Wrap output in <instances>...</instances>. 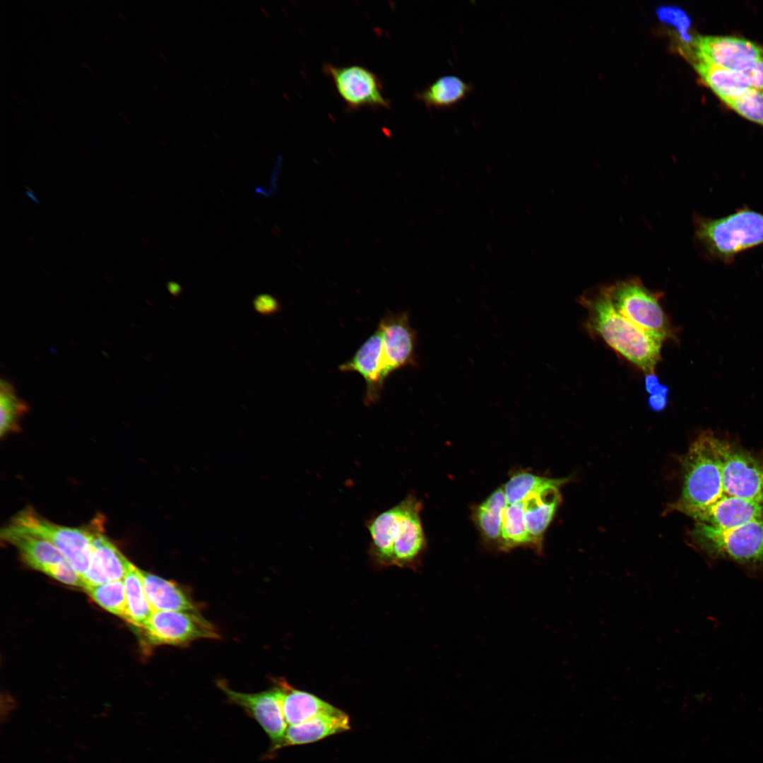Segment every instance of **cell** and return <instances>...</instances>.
Returning a JSON list of instances; mask_svg holds the SVG:
<instances>
[{"label":"cell","instance_id":"cell-1","mask_svg":"<svg viewBox=\"0 0 763 763\" xmlns=\"http://www.w3.org/2000/svg\"><path fill=\"white\" fill-rule=\"evenodd\" d=\"M589 328L615 352L644 372L655 373L661 360V338L644 331L615 309L603 287L581 296Z\"/></svg>","mask_w":763,"mask_h":763},{"label":"cell","instance_id":"cell-2","mask_svg":"<svg viewBox=\"0 0 763 763\" xmlns=\"http://www.w3.org/2000/svg\"><path fill=\"white\" fill-rule=\"evenodd\" d=\"M421 508L417 497L409 494L367 521L370 553L379 564L408 566L418 560L425 546Z\"/></svg>","mask_w":763,"mask_h":763},{"label":"cell","instance_id":"cell-3","mask_svg":"<svg viewBox=\"0 0 763 763\" xmlns=\"http://www.w3.org/2000/svg\"><path fill=\"white\" fill-rule=\"evenodd\" d=\"M722 439L711 431H704L690 445L682 458L684 483L681 496L670 505L692 518L724 495L722 480Z\"/></svg>","mask_w":763,"mask_h":763},{"label":"cell","instance_id":"cell-4","mask_svg":"<svg viewBox=\"0 0 763 763\" xmlns=\"http://www.w3.org/2000/svg\"><path fill=\"white\" fill-rule=\"evenodd\" d=\"M695 237L709 256L729 263L763 244V214L745 208L717 219L697 217Z\"/></svg>","mask_w":763,"mask_h":763},{"label":"cell","instance_id":"cell-5","mask_svg":"<svg viewBox=\"0 0 763 763\" xmlns=\"http://www.w3.org/2000/svg\"><path fill=\"white\" fill-rule=\"evenodd\" d=\"M691 538L711 557H721L750 567L763 566V518L729 529L696 523Z\"/></svg>","mask_w":763,"mask_h":763},{"label":"cell","instance_id":"cell-6","mask_svg":"<svg viewBox=\"0 0 763 763\" xmlns=\"http://www.w3.org/2000/svg\"><path fill=\"white\" fill-rule=\"evenodd\" d=\"M603 288L618 312L631 322L663 340L673 336L659 302L661 292L649 290L638 278L627 279Z\"/></svg>","mask_w":763,"mask_h":763},{"label":"cell","instance_id":"cell-7","mask_svg":"<svg viewBox=\"0 0 763 763\" xmlns=\"http://www.w3.org/2000/svg\"><path fill=\"white\" fill-rule=\"evenodd\" d=\"M18 529L52 543L82 577L89 568L93 555L89 528H73L52 523L25 509L11 523Z\"/></svg>","mask_w":763,"mask_h":763},{"label":"cell","instance_id":"cell-8","mask_svg":"<svg viewBox=\"0 0 763 763\" xmlns=\"http://www.w3.org/2000/svg\"><path fill=\"white\" fill-rule=\"evenodd\" d=\"M141 629L153 646H186L199 639L220 638L217 628L196 611H154Z\"/></svg>","mask_w":763,"mask_h":763},{"label":"cell","instance_id":"cell-9","mask_svg":"<svg viewBox=\"0 0 763 763\" xmlns=\"http://www.w3.org/2000/svg\"><path fill=\"white\" fill-rule=\"evenodd\" d=\"M217 684L229 702L241 707L266 732L271 742L266 757H271L283 738L288 724L282 707L283 689L280 680L272 688L255 693L235 691L222 680Z\"/></svg>","mask_w":763,"mask_h":763},{"label":"cell","instance_id":"cell-10","mask_svg":"<svg viewBox=\"0 0 763 763\" xmlns=\"http://www.w3.org/2000/svg\"><path fill=\"white\" fill-rule=\"evenodd\" d=\"M723 492L763 505V461L722 439Z\"/></svg>","mask_w":763,"mask_h":763},{"label":"cell","instance_id":"cell-11","mask_svg":"<svg viewBox=\"0 0 763 763\" xmlns=\"http://www.w3.org/2000/svg\"><path fill=\"white\" fill-rule=\"evenodd\" d=\"M382 338V365L384 379L394 372L417 367V333L406 312L387 313L377 327Z\"/></svg>","mask_w":763,"mask_h":763},{"label":"cell","instance_id":"cell-12","mask_svg":"<svg viewBox=\"0 0 763 763\" xmlns=\"http://www.w3.org/2000/svg\"><path fill=\"white\" fill-rule=\"evenodd\" d=\"M685 53L716 66L743 73L763 57V47L729 36H698Z\"/></svg>","mask_w":763,"mask_h":763},{"label":"cell","instance_id":"cell-13","mask_svg":"<svg viewBox=\"0 0 763 763\" xmlns=\"http://www.w3.org/2000/svg\"><path fill=\"white\" fill-rule=\"evenodd\" d=\"M323 70L350 109L389 107L379 78L369 69L360 65L338 66L325 64Z\"/></svg>","mask_w":763,"mask_h":763},{"label":"cell","instance_id":"cell-14","mask_svg":"<svg viewBox=\"0 0 763 763\" xmlns=\"http://www.w3.org/2000/svg\"><path fill=\"white\" fill-rule=\"evenodd\" d=\"M338 369L343 372H356L362 377L366 386L363 401L367 406L379 401L386 380L382 373V338L377 329Z\"/></svg>","mask_w":763,"mask_h":763},{"label":"cell","instance_id":"cell-15","mask_svg":"<svg viewBox=\"0 0 763 763\" xmlns=\"http://www.w3.org/2000/svg\"><path fill=\"white\" fill-rule=\"evenodd\" d=\"M692 518L714 528H736L763 518V505L754 501L724 495L710 507Z\"/></svg>","mask_w":763,"mask_h":763},{"label":"cell","instance_id":"cell-16","mask_svg":"<svg viewBox=\"0 0 763 763\" xmlns=\"http://www.w3.org/2000/svg\"><path fill=\"white\" fill-rule=\"evenodd\" d=\"M569 480L552 479L523 500L526 526L537 544H540L543 533L552 521L560 502V487Z\"/></svg>","mask_w":763,"mask_h":763},{"label":"cell","instance_id":"cell-17","mask_svg":"<svg viewBox=\"0 0 763 763\" xmlns=\"http://www.w3.org/2000/svg\"><path fill=\"white\" fill-rule=\"evenodd\" d=\"M1 537L17 548L25 564L46 574L66 560L50 542L25 533L11 524L1 531Z\"/></svg>","mask_w":763,"mask_h":763},{"label":"cell","instance_id":"cell-18","mask_svg":"<svg viewBox=\"0 0 763 763\" xmlns=\"http://www.w3.org/2000/svg\"><path fill=\"white\" fill-rule=\"evenodd\" d=\"M350 729L348 716L340 709L319 714L305 722L290 726L278 750L292 745L307 744Z\"/></svg>","mask_w":763,"mask_h":763},{"label":"cell","instance_id":"cell-19","mask_svg":"<svg viewBox=\"0 0 763 763\" xmlns=\"http://www.w3.org/2000/svg\"><path fill=\"white\" fill-rule=\"evenodd\" d=\"M145 592L153 611H199L191 595L175 581L141 570Z\"/></svg>","mask_w":763,"mask_h":763},{"label":"cell","instance_id":"cell-20","mask_svg":"<svg viewBox=\"0 0 763 763\" xmlns=\"http://www.w3.org/2000/svg\"><path fill=\"white\" fill-rule=\"evenodd\" d=\"M692 62L701 79L725 103L751 88L747 78L740 72L696 58H692Z\"/></svg>","mask_w":763,"mask_h":763},{"label":"cell","instance_id":"cell-21","mask_svg":"<svg viewBox=\"0 0 763 763\" xmlns=\"http://www.w3.org/2000/svg\"><path fill=\"white\" fill-rule=\"evenodd\" d=\"M471 83L456 75L439 77L415 94L429 109H446L457 105L473 91Z\"/></svg>","mask_w":763,"mask_h":763},{"label":"cell","instance_id":"cell-22","mask_svg":"<svg viewBox=\"0 0 763 763\" xmlns=\"http://www.w3.org/2000/svg\"><path fill=\"white\" fill-rule=\"evenodd\" d=\"M283 689V711L290 726L309 721L315 716L336 711L338 709L307 692L292 687L280 680Z\"/></svg>","mask_w":763,"mask_h":763},{"label":"cell","instance_id":"cell-23","mask_svg":"<svg viewBox=\"0 0 763 763\" xmlns=\"http://www.w3.org/2000/svg\"><path fill=\"white\" fill-rule=\"evenodd\" d=\"M123 581L126 597V610L124 619L131 625L142 628L153 611L145 592L141 569L131 562Z\"/></svg>","mask_w":763,"mask_h":763},{"label":"cell","instance_id":"cell-24","mask_svg":"<svg viewBox=\"0 0 763 763\" xmlns=\"http://www.w3.org/2000/svg\"><path fill=\"white\" fill-rule=\"evenodd\" d=\"M89 528L94 555L109 581L123 580L131 562L100 530Z\"/></svg>","mask_w":763,"mask_h":763},{"label":"cell","instance_id":"cell-25","mask_svg":"<svg viewBox=\"0 0 763 763\" xmlns=\"http://www.w3.org/2000/svg\"><path fill=\"white\" fill-rule=\"evenodd\" d=\"M28 403L19 397L13 384L0 382V435L1 437L20 430V422L29 411Z\"/></svg>","mask_w":763,"mask_h":763},{"label":"cell","instance_id":"cell-26","mask_svg":"<svg viewBox=\"0 0 763 763\" xmlns=\"http://www.w3.org/2000/svg\"><path fill=\"white\" fill-rule=\"evenodd\" d=\"M507 505L504 487H499L479 507L477 520L487 538L497 540L501 536L502 521Z\"/></svg>","mask_w":763,"mask_h":763},{"label":"cell","instance_id":"cell-27","mask_svg":"<svg viewBox=\"0 0 763 763\" xmlns=\"http://www.w3.org/2000/svg\"><path fill=\"white\" fill-rule=\"evenodd\" d=\"M500 537L506 547L537 544L526 526L523 501L507 505L503 514Z\"/></svg>","mask_w":763,"mask_h":763},{"label":"cell","instance_id":"cell-28","mask_svg":"<svg viewBox=\"0 0 763 763\" xmlns=\"http://www.w3.org/2000/svg\"><path fill=\"white\" fill-rule=\"evenodd\" d=\"M90 597L107 611L124 618L126 597L123 580L110 581L85 589Z\"/></svg>","mask_w":763,"mask_h":763},{"label":"cell","instance_id":"cell-29","mask_svg":"<svg viewBox=\"0 0 763 763\" xmlns=\"http://www.w3.org/2000/svg\"><path fill=\"white\" fill-rule=\"evenodd\" d=\"M552 480L527 473L514 475L504 486L507 504L523 501L530 493Z\"/></svg>","mask_w":763,"mask_h":763},{"label":"cell","instance_id":"cell-30","mask_svg":"<svg viewBox=\"0 0 763 763\" xmlns=\"http://www.w3.org/2000/svg\"><path fill=\"white\" fill-rule=\"evenodd\" d=\"M726 104L743 117L763 126V92L750 88Z\"/></svg>","mask_w":763,"mask_h":763},{"label":"cell","instance_id":"cell-31","mask_svg":"<svg viewBox=\"0 0 763 763\" xmlns=\"http://www.w3.org/2000/svg\"><path fill=\"white\" fill-rule=\"evenodd\" d=\"M656 13L662 23L670 25L677 29L685 48L692 46L694 39L688 32L691 28L692 20L683 9L675 6H661L656 9Z\"/></svg>","mask_w":763,"mask_h":763},{"label":"cell","instance_id":"cell-32","mask_svg":"<svg viewBox=\"0 0 763 763\" xmlns=\"http://www.w3.org/2000/svg\"><path fill=\"white\" fill-rule=\"evenodd\" d=\"M47 575L67 585L83 588L81 576L67 560L52 567Z\"/></svg>","mask_w":763,"mask_h":763},{"label":"cell","instance_id":"cell-33","mask_svg":"<svg viewBox=\"0 0 763 763\" xmlns=\"http://www.w3.org/2000/svg\"><path fill=\"white\" fill-rule=\"evenodd\" d=\"M751 88L763 92V57L743 72Z\"/></svg>","mask_w":763,"mask_h":763},{"label":"cell","instance_id":"cell-34","mask_svg":"<svg viewBox=\"0 0 763 763\" xmlns=\"http://www.w3.org/2000/svg\"><path fill=\"white\" fill-rule=\"evenodd\" d=\"M254 306L255 309L260 313L270 314L276 312L279 309L280 304L272 295L262 294L255 298Z\"/></svg>","mask_w":763,"mask_h":763},{"label":"cell","instance_id":"cell-35","mask_svg":"<svg viewBox=\"0 0 763 763\" xmlns=\"http://www.w3.org/2000/svg\"><path fill=\"white\" fill-rule=\"evenodd\" d=\"M669 390V387L666 385L660 391L649 396L647 404L651 410L661 412L667 407Z\"/></svg>","mask_w":763,"mask_h":763},{"label":"cell","instance_id":"cell-36","mask_svg":"<svg viewBox=\"0 0 763 763\" xmlns=\"http://www.w3.org/2000/svg\"><path fill=\"white\" fill-rule=\"evenodd\" d=\"M666 384L660 382L658 376L655 373L646 374L644 378V388L650 394L660 391Z\"/></svg>","mask_w":763,"mask_h":763},{"label":"cell","instance_id":"cell-37","mask_svg":"<svg viewBox=\"0 0 763 763\" xmlns=\"http://www.w3.org/2000/svg\"><path fill=\"white\" fill-rule=\"evenodd\" d=\"M167 288L170 292L174 295H178L181 291L180 286L175 282H169L167 284Z\"/></svg>","mask_w":763,"mask_h":763},{"label":"cell","instance_id":"cell-38","mask_svg":"<svg viewBox=\"0 0 763 763\" xmlns=\"http://www.w3.org/2000/svg\"><path fill=\"white\" fill-rule=\"evenodd\" d=\"M25 193H26V194H27V195H28V196L29 197H30V199H32L33 201H35V202H37V203H39V202H38V201L37 200V199L35 198V195H34L33 192H32V191H31L30 189H28V190L26 191V192H25Z\"/></svg>","mask_w":763,"mask_h":763}]
</instances>
